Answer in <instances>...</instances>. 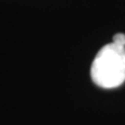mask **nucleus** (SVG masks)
I'll return each instance as SVG.
<instances>
[{"instance_id":"1","label":"nucleus","mask_w":125,"mask_h":125,"mask_svg":"<svg viewBox=\"0 0 125 125\" xmlns=\"http://www.w3.org/2000/svg\"><path fill=\"white\" fill-rule=\"evenodd\" d=\"M94 83L102 88H116L125 81V48L114 43L104 45L92 64Z\"/></svg>"},{"instance_id":"2","label":"nucleus","mask_w":125,"mask_h":125,"mask_svg":"<svg viewBox=\"0 0 125 125\" xmlns=\"http://www.w3.org/2000/svg\"><path fill=\"white\" fill-rule=\"evenodd\" d=\"M112 43L118 45V46L125 48V35L124 34H122V32L116 34V35L114 36V38H112Z\"/></svg>"}]
</instances>
